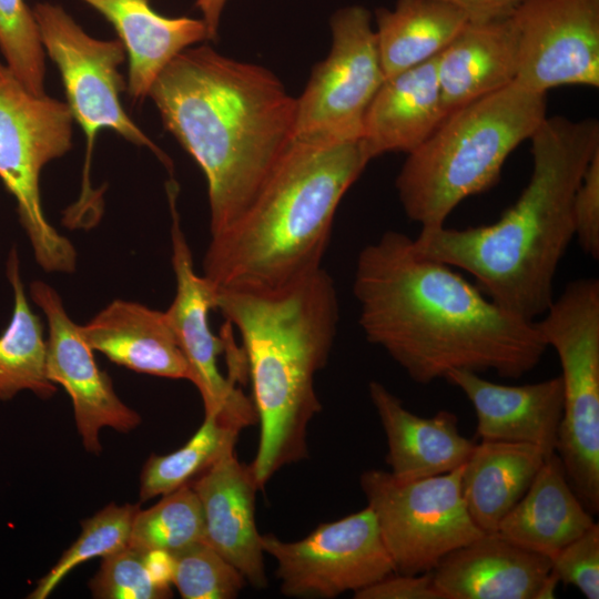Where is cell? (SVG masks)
Wrapping results in <instances>:
<instances>
[{"label":"cell","instance_id":"f35d334b","mask_svg":"<svg viewBox=\"0 0 599 599\" xmlns=\"http://www.w3.org/2000/svg\"><path fill=\"white\" fill-rule=\"evenodd\" d=\"M558 583H559V579L550 571V573L547 576V578L544 580L542 585L540 586L536 595V599L555 598V591Z\"/></svg>","mask_w":599,"mask_h":599},{"label":"cell","instance_id":"74e56055","mask_svg":"<svg viewBox=\"0 0 599 599\" xmlns=\"http://www.w3.org/2000/svg\"><path fill=\"white\" fill-rule=\"evenodd\" d=\"M227 0H196L195 6L203 14V21L207 29L209 40L217 38L220 20L223 8Z\"/></svg>","mask_w":599,"mask_h":599},{"label":"cell","instance_id":"f546056e","mask_svg":"<svg viewBox=\"0 0 599 599\" xmlns=\"http://www.w3.org/2000/svg\"><path fill=\"white\" fill-rule=\"evenodd\" d=\"M139 505L109 504L82 521L81 534L61 555L51 570L29 593L30 599H45L59 583L80 564L95 557H106L129 545L132 521Z\"/></svg>","mask_w":599,"mask_h":599},{"label":"cell","instance_id":"7a4b0ae2","mask_svg":"<svg viewBox=\"0 0 599 599\" xmlns=\"http://www.w3.org/2000/svg\"><path fill=\"white\" fill-rule=\"evenodd\" d=\"M149 97L207 183L210 235L251 205L295 139L296 99L268 69L190 47L158 75Z\"/></svg>","mask_w":599,"mask_h":599},{"label":"cell","instance_id":"836d02e7","mask_svg":"<svg viewBox=\"0 0 599 599\" xmlns=\"http://www.w3.org/2000/svg\"><path fill=\"white\" fill-rule=\"evenodd\" d=\"M551 572L587 599L599 598V525L566 545L551 559Z\"/></svg>","mask_w":599,"mask_h":599},{"label":"cell","instance_id":"5bb4252c","mask_svg":"<svg viewBox=\"0 0 599 599\" xmlns=\"http://www.w3.org/2000/svg\"><path fill=\"white\" fill-rule=\"evenodd\" d=\"M510 17L518 84L546 94L561 85L599 87V0H522Z\"/></svg>","mask_w":599,"mask_h":599},{"label":"cell","instance_id":"4316f807","mask_svg":"<svg viewBox=\"0 0 599 599\" xmlns=\"http://www.w3.org/2000/svg\"><path fill=\"white\" fill-rule=\"evenodd\" d=\"M6 275L13 292V309L0 334V400H9L22 390L49 399L57 393V385L47 374L43 324L29 305L14 246L8 254Z\"/></svg>","mask_w":599,"mask_h":599},{"label":"cell","instance_id":"f1b7e54d","mask_svg":"<svg viewBox=\"0 0 599 599\" xmlns=\"http://www.w3.org/2000/svg\"><path fill=\"white\" fill-rule=\"evenodd\" d=\"M205 541L200 500L190 484L162 496L152 507L135 512L129 545L143 552L175 555Z\"/></svg>","mask_w":599,"mask_h":599},{"label":"cell","instance_id":"7c38bea8","mask_svg":"<svg viewBox=\"0 0 599 599\" xmlns=\"http://www.w3.org/2000/svg\"><path fill=\"white\" fill-rule=\"evenodd\" d=\"M262 548L275 559L280 589L287 597L336 598L395 572L368 506L338 520L323 522L300 540L262 535Z\"/></svg>","mask_w":599,"mask_h":599},{"label":"cell","instance_id":"4fadbf2b","mask_svg":"<svg viewBox=\"0 0 599 599\" xmlns=\"http://www.w3.org/2000/svg\"><path fill=\"white\" fill-rule=\"evenodd\" d=\"M177 185L166 183L171 213L172 267L175 275V295L165 311L171 327L190 369V382L197 388L204 414L215 416L240 432L257 424L252 398L236 387V382L225 377L217 357L226 352L232 337L227 323L225 336L220 338L211 329L209 313L214 309V290L203 275L194 270L193 256L181 226L176 207Z\"/></svg>","mask_w":599,"mask_h":599},{"label":"cell","instance_id":"5b68a950","mask_svg":"<svg viewBox=\"0 0 599 599\" xmlns=\"http://www.w3.org/2000/svg\"><path fill=\"white\" fill-rule=\"evenodd\" d=\"M369 160L359 139H294L247 210L210 237L215 291L277 287L321 266L337 206Z\"/></svg>","mask_w":599,"mask_h":599},{"label":"cell","instance_id":"4dcf8cb0","mask_svg":"<svg viewBox=\"0 0 599 599\" xmlns=\"http://www.w3.org/2000/svg\"><path fill=\"white\" fill-rule=\"evenodd\" d=\"M0 52L29 92L45 94V52L33 11L24 0H0Z\"/></svg>","mask_w":599,"mask_h":599},{"label":"cell","instance_id":"3957f363","mask_svg":"<svg viewBox=\"0 0 599 599\" xmlns=\"http://www.w3.org/2000/svg\"><path fill=\"white\" fill-rule=\"evenodd\" d=\"M529 140L528 184L496 222L422 229L414 243L423 255L469 273L506 311L536 321L555 298V275L575 237L572 199L599 150V121L546 116Z\"/></svg>","mask_w":599,"mask_h":599},{"label":"cell","instance_id":"ac0fdd59","mask_svg":"<svg viewBox=\"0 0 599 599\" xmlns=\"http://www.w3.org/2000/svg\"><path fill=\"white\" fill-rule=\"evenodd\" d=\"M550 558L484 532L446 555L430 571L441 599H536Z\"/></svg>","mask_w":599,"mask_h":599},{"label":"cell","instance_id":"e575fe53","mask_svg":"<svg viewBox=\"0 0 599 599\" xmlns=\"http://www.w3.org/2000/svg\"><path fill=\"white\" fill-rule=\"evenodd\" d=\"M573 234L585 254L599 257V150L592 155L572 199Z\"/></svg>","mask_w":599,"mask_h":599},{"label":"cell","instance_id":"484cf974","mask_svg":"<svg viewBox=\"0 0 599 599\" xmlns=\"http://www.w3.org/2000/svg\"><path fill=\"white\" fill-rule=\"evenodd\" d=\"M376 38L385 78L438 55L468 22L443 0H397L375 12Z\"/></svg>","mask_w":599,"mask_h":599},{"label":"cell","instance_id":"d4e9b609","mask_svg":"<svg viewBox=\"0 0 599 599\" xmlns=\"http://www.w3.org/2000/svg\"><path fill=\"white\" fill-rule=\"evenodd\" d=\"M546 456L525 443L481 440L463 465L461 494L474 522L496 531L504 517L525 495Z\"/></svg>","mask_w":599,"mask_h":599},{"label":"cell","instance_id":"d6986e66","mask_svg":"<svg viewBox=\"0 0 599 599\" xmlns=\"http://www.w3.org/2000/svg\"><path fill=\"white\" fill-rule=\"evenodd\" d=\"M368 394L387 440L386 464L402 479H420L461 467L476 443L458 430L457 416L439 410L423 417L406 409L382 383L372 380Z\"/></svg>","mask_w":599,"mask_h":599},{"label":"cell","instance_id":"d590c367","mask_svg":"<svg viewBox=\"0 0 599 599\" xmlns=\"http://www.w3.org/2000/svg\"><path fill=\"white\" fill-rule=\"evenodd\" d=\"M355 599H441L432 573H392L384 579L354 592Z\"/></svg>","mask_w":599,"mask_h":599},{"label":"cell","instance_id":"d6a6232c","mask_svg":"<svg viewBox=\"0 0 599 599\" xmlns=\"http://www.w3.org/2000/svg\"><path fill=\"white\" fill-rule=\"evenodd\" d=\"M145 554L130 546L102 558L88 587L95 599H166L171 587L159 585L146 567Z\"/></svg>","mask_w":599,"mask_h":599},{"label":"cell","instance_id":"8fae6325","mask_svg":"<svg viewBox=\"0 0 599 599\" xmlns=\"http://www.w3.org/2000/svg\"><path fill=\"white\" fill-rule=\"evenodd\" d=\"M331 30L329 54L296 99L295 139H359L365 113L386 79L367 9L336 11Z\"/></svg>","mask_w":599,"mask_h":599},{"label":"cell","instance_id":"6da1fadb","mask_svg":"<svg viewBox=\"0 0 599 599\" xmlns=\"http://www.w3.org/2000/svg\"><path fill=\"white\" fill-rule=\"evenodd\" d=\"M353 293L366 339L418 384L455 369L517 379L548 347L536 321L506 311L400 232L388 231L362 248Z\"/></svg>","mask_w":599,"mask_h":599},{"label":"cell","instance_id":"277c9868","mask_svg":"<svg viewBox=\"0 0 599 599\" xmlns=\"http://www.w3.org/2000/svg\"><path fill=\"white\" fill-rule=\"evenodd\" d=\"M214 309L242 339L260 426L250 466L263 490L281 468L308 457V425L322 409L314 380L336 336L337 292L319 267L277 287L220 288Z\"/></svg>","mask_w":599,"mask_h":599},{"label":"cell","instance_id":"8d00e7d4","mask_svg":"<svg viewBox=\"0 0 599 599\" xmlns=\"http://www.w3.org/2000/svg\"><path fill=\"white\" fill-rule=\"evenodd\" d=\"M459 9L468 22L510 17L522 0H443Z\"/></svg>","mask_w":599,"mask_h":599},{"label":"cell","instance_id":"30bf717a","mask_svg":"<svg viewBox=\"0 0 599 599\" xmlns=\"http://www.w3.org/2000/svg\"><path fill=\"white\" fill-rule=\"evenodd\" d=\"M463 466L420 479L367 469L359 484L396 573L430 572L453 550L480 537L460 488Z\"/></svg>","mask_w":599,"mask_h":599},{"label":"cell","instance_id":"7402d4cb","mask_svg":"<svg viewBox=\"0 0 599 599\" xmlns=\"http://www.w3.org/2000/svg\"><path fill=\"white\" fill-rule=\"evenodd\" d=\"M518 34L511 17L467 22L437 55V79L446 114L516 80Z\"/></svg>","mask_w":599,"mask_h":599},{"label":"cell","instance_id":"ffe728a7","mask_svg":"<svg viewBox=\"0 0 599 599\" xmlns=\"http://www.w3.org/2000/svg\"><path fill=\"white\" fill-rule=\"evenodd\" d=\"M447 116L437 79V55L385 79L372 100L359 136L370 161L387 152L410 153Z\"/></svg>","mask_w":599,"mask_h":599},{"label":"cell","instance_id":"9a60e30c","mask_svg":"<svg viewBox=\"0 0 599 599\" xmlns=\"http://www.w3.org/2000/svg\"><path fill=\"white\" fill-rule=\"evenodd\" d=\"M30 296L48 323L47 374L71 398L75 427L85 450L99 455L101 429L126 434L141 424L140 414L116 395L112 379L102 372L64 308L60 294L43 281L30 284Z\"/></svg>","mask_w":599,"mask_h":599},{"label":"cell","instance_id":"44dd1931","mask_svg":"<svg viewBox=\"0 0 599 599\" xmlns=\"http://www.w3.org/2000/svg\"><path fill=\"white\" fill-rule=\"evenodd\" d=\"M79 332L93 352L133 372L190 380V369L166 313L115 300Z\"/></svg>","mask_w":599,"mask_h":599},{"label":"cell","instance_id":"cb8c5ba5","mask_svg":"<svg viewBox=\"0 0 599 599\" xmlns=\"http://www.w3.org/2000/svg\"><path fill=\"white\" fill-rule=\"evenodd\" d=\"M595 524L570 486L557 453L546 457L532 483L496 531L529 551L552 558Z\"/></svg>","mask_w":599,"mask_h":599},{"label":"cell","instance_id":"9c48e42d","mask_svg":"<svg viewBox=\"0 0 599 599\" xmlns=\"http://www.w3.org/2000/svg\"><path fill=\"white\" fill-rule=\"evenodd\" d=\"M44 52L55 63L73 120L85 135V161L81 195L73 216L94 207L89 166L98 133L108 129L136 146L151 150L172 172L170 158L132 121L120 97L126 83L119 67L126 53L119 39L100 40L88 34L60 6L39 2L32 8Z\"/></svg>","mask_w":599,"mask_h":599},{"label":"cell","instance_id":"83f0119b","mask_svg":"<svg viewBox=\"0 0 599 599\" xmlns=\"http://www.w3.org/2000/svg\"><path fill=\"white\" fill-rule=\"evenodd\" d=\"M240 430L212 415L179 449L166 455H151L140 475L141 501L167 495L190 484L225 454L234 451Z\"/></svg>","mask_w":599,"mask_h":599},{"label":"cell","instance_id":"52a82bcc","mask_svg":"<svg viewBox=\"0 0 599 599\" xmlns=\"http://www.w3.org/2000/svg\"><path fill=\"white\" fill-rule=\"evenodd\" d=\"M559 358L564 413L556 453L586 509L599 510V281L568 283L536 321Z\"/></svg>","mask_w":599,"mask_h":599},{"label":"cell","instance_id":"1f68e13d","mask_svg":"<svg viewBox=\"0 0 599 599\" xmlns=\"http://www.w3.org/2000/svg\"><path fill=\"white\" fill-rule=\"evenodd\" d=\"M171 556L172 583L183 599L236 598L246 582L242 573L205 541Z\"/></svg>","mask_w":599,"mask_h":599},{"label":"cell","instance_id":"603a6c76","mask_svg":"<svg viewBox=\"0 0 599 599\" xmlns=\"http://www.w3.org/2000/svg\"><path fill=\"white\" fill-rule=\"evenodd\" d=\"M115 29L129 59L126 92L133 103L149 97L162 70L183 50L209 40L201 19L169 18L151 0H82Z\"/></svg>","mask_w":599,"mask_h":599},{"label":"cell","instance_id":"8992f818","mask_svg":"<svg viewBox=\"0 0 599 599\" xmlns=\"http://www.w3.org/2000/svg\"><path fill=\"white\" fill-rule=\"evenodd\" d=\"M546 93L516 81L449 113L407 158L396 177L407 217L432 229L469 196L494 186L509 154L546 115Z\"/></svg>","mask_w":599,"mask_h":599},{"label":"cell","instance_id":"2e32d148","mask_svg":"<svg viewBox=\"0 0 599 599\" xmlns=\"http://www.w3.org/2000/svg\"><path fill=\"white\" fill-rule=\"evenodd\" d=\"M204 517L205 542L255 588L267 586L262 535L255 520L260 490L252 468L235 450L225 454L190 483Z\"/></svg>","mask_w":599,"mask_h":599},{"label":"cell","instance_id":"e0dca14e","mask_svg":"<svg viewBox=\"0 0 599 599\" xmlns=\"http://www.w3.org/2000/svg\"><path fill=\"white\" fill-rule=\"evenodd\" d=\"M445 379L471 403L481 440L525 443L546 456L556 453L564 413L560 376L525 385L487 380L479 373L455 369Z\"/></svg>","mask_w":599,"mask_h":599},{"label":"cell","instance_id":"ba28073f","mask_svg":"<svg viewBox=\"0 0 599 599\" xmlns=\"http://www.w3.org/2000/svg\"><path fill=\"white\" fill-rule=\"evenodd\" d=\"M73 116L65 102L29 92L0 61V179L17 202L38 265L48 273L77 268L74 245L47 220L40 175L72 146Z\"/></svg>","mask_w":599,"mask_h":599}]
</instances>
